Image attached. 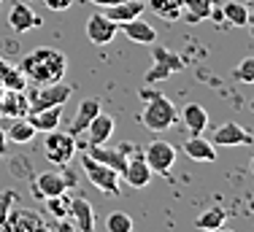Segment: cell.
Masks as SVG:
<instances>
[{
    "mask_svg": "<svg viewBox=\"0 0 254 232\" xmlns=\"http://www.w3.org/2000/svg\"><path fill=\"white\" fill-rule=\"evenodd\" d=\"M222 8V19L233 27H249L252 24V8L246 3H238V0H230V3L219 5Z\"/></svg>",
    "mask_w": 254,
    "mask_h": 232,
    "instance_id": "23",
    "label": "cell"
},
{
    "mask_svg": "<svg viewBox=\"0 0 254 232\" xmlns=\"http://www.w3.org/2000/svg\"><path fill=\"white\" fill-rule=\"evenodd\" d=\"M8 24H11V30H14L16 35H22V33H27V30L41 27V16L30 8L25 0H16V3L11 5V11H8Z\"/></svg>",
    "mask_w": 254,
    "mask_h": 232,
    "instance_id": "13",
    "label": "cell"
},
{
    "mask_svg": "<svg viewBox=\"0 0 254 232\" xmlns=\"http://www.w3.org/2000/svg\"><path fill=\"white\" fill-rule=\"evenodd\" d=\"M5 151H8V138H5V132L0 130V157H3Z\"/></svg>",
    "mask_w": 254,
    "mask_h": 232,
    "instance_id": "37",
    "label": "cell"
},
{
    "mask_svg": "<svg viewBox=\"0 0 254 232\" xmlns=\"http://www.w3.org/2000/svg\"><path fill=\"white\" fill-rule=\"evenodd\" d=\"M57 227H54V232H76V224L68 222V219H57Z\"/></svg>",
    "mask_w": 254,
    "mask_h": 232,
    "instance_id": "35",
    "label": "cell"
},
{
    "mask_svg": "<svg viewBox=\"0 0 254 232\" xmlns=\"http://www.w3.org/2000/svg\"><path fill=\"white\" fill-rule=\"evenodd\" d=\"M0 5H3V0H0Z\"/></svg>",
    "mask_w": 254,
    "mask_h": 232,
    "instance_id": "42",
    "label": "cell"
},
{
    "mask_svg": "<svg viewBox=\"0 0 254 232\" xmlns=\"http://www.w3.org/2000/svg\"><path fill=\"white\" fill-rule=\"evenodd\" d=\"M233 78H238L241 84H254V57H244L233 68Z\"/></svg>",
    "mask_w": 254,
    "mask_h": 232,
    "instance_id": "31",
    "label": "cell"
},
{
    "mask_svg": "<svg viewBox=\"0 0 254 232\" xmlns=\"http://www.w3.org/2000/svg\"><path fill=\"white\" fill-rule=\"evenodd\" d=\"M211 143L214 146H227V149H235V146H252L254 138L249 130L238 124V121H225L222 127H216L214 135H211Z\"/></svg>",
    "mask_w": 254,
    "mask_h": 232,
    "instance_id": "11",
    "label": "cell"
},
{
    "mask_svg": "<svg viewBox=\"0 0 254 232\" xmlns=\"http://www.w3.org/2000/svg\"><path fill=\"white\" fill-rule=\"evenodd\" d=\"M5 95V89H3V84H0V97H3Z\"/></svg>",
    "mask_w": 254,
    "mask_h": 232,
    "instance_id": "40",
    "label": "cell"
},
{
    "mask_svg": "<svg viewBox=\"0 0 254 232\" xmlns=\"http://www.w3.org/2000/svg\"><path fill=\"white\" fill-rule=\"evenodd\" d=\"M44 154L52 165L65 168L76 154V138L70 132H60V127L57 130H49L46 132V140H44Z\"/></svg>",
    "mask_w": 254,
    "mask_h": 232,
    "instance_id": "5",
    "label": "cell"
},
{
    "mask_svg": "<svg viewBox=\"0 0 254 232\" xmlns=\"http://www.w3.org/2000/svg\"><path fill=\"white\" fill-rule=\"evenodd\" d=\"M73 95V87L65 81H54V84H41L33 95L27 97L30 111H41V108H52V106H65V100Z\"/></svg>",
    "mask_w": 254,
    "mask_h": 232,
    "instance_id": "6",
    "label": "cell"
},
{
    "mask_svg": "<svg viewBox=\"0 0 254 232\" xmlns=\"http://www.w3.org/2000/svg\"><path fill=\"white\" fill-rule=\"evenodd\" d=\"M70 175L68 173H63V168H60V173L57 170H46V173H38L33 178V194L38 200H44V197H57V194H65L68 192V186H70Z\"/></svg>",
    "mask_w": 254,
    "mask_h": 232,
    "instance_id": "7",
    "label": "cell"
},
{
    "mask_svg": "<svg viewBox=\"0 0 254 232\" xmlns=\"http://www.w3.org/2000/svg\"><path fill=\"white\" fill-rule=\"evenodd\" d=\"M19 70L25 73L27 81L38 84V87L41 84H54V81H63L65 78L68 59H65L63 52H57L52 46H38L19 62Z\"/></svg>",
    "mask_w": 254,
    "mask_h": 232,
    "instance_id": "1",
    "label": "cell"
},
{
    "mask_svg": "<svg viewBox=\"0 0 254 232\" xmlns=\"http://www.w3.org/2000/svg\"><path fill=\"white\" fill-rule=\"evenodd\" d=\"M203 232H233V230H225V224H222V227H216V230H203Z\"/></svg>",
    "mask_w": 254,
    "mask_h": 232,
    "instance_id": "38",
    "label": "cell"
},
{
    "mask_svg": "<svg viewBox=\"0 0 254 232\" xmlns=\"http://www.w3.org/2000/svg\"><path fill=\"white\" fill-rule=\"evenodd\" d=\"M143 8H146V3H143V0H122V3H117V5L103 8V14H106L111 22L125 24V22H130V19H138V16L143 14Z\"/></svg>",
    "mask_w": 254,
    "mask_h": 232,
    "instance_id": "16",
    "label": "cell"
},
{
    "mask_svg": "<svg viewBox=\"0 0 254 232\" xmlns=\"http://www.w3.org/2000/svg\"><path fill=\"white\" fill-rule=\"evenodd\" d=\"M14 203H16V192H14V189H5V192L0 194V224L5 222L8 211L14 208Z\"/></svg>",
    "mask_w": 254,
    "mask_h": 232,
    "instance_id": "33",
    "label": "cell"
},
{
    "mask_svg": "<svg viewBox=\"0 0 254 232\" xmlns=\"http://www.w3.org/2000/svg\"><path fill=\"white\" fill-rule=\"evenodd\" d=\"M46 224L35 211L27 208H11L5 222L0 224V232H41Z\"/></svg>",
    "mask_w": 254,
    "mask_h": 232,
    "instance_id": "9",
    "label": "cell"
},
{
    "mask_svg": "<svg viewBox=\"0 0 254 232\" xmlns=\"http://www.w3.org/2000/svg\"><path fill=\"white\" fill-rule=\"evenodd\" d=\"M92 160H98L103 165H108L111 170H117L119 173V178H122V173H125V168H127V154H125V149H106V146H89V151H87Z\"/></svg>",
    "mask_w": 254,
    "mask_h": 232,
    "instance_id": "17",
    "label": "cell"
},
{
    "mask_svg": "<svg viewBox=\"0 0 254 232\" xmlns=\"http://www.w3.org/2000/svg\"><path fill=\"white\" fill-rule=\"evenodd\" d=\"M143 100L146 103H143V111L138 116V121H141L146 130L165 132L176 124V106H173L162 92H146V89H143Z\"/></svg>",
    "mask_w": 254,
    "mask_h": 232,
    "instance_id": "2",
    "label": "cell"
},
{
    "mask_svg": "<svg viewBox=\"0 0 254 232\" xmlns=\"http://www.w3.org/2000/svg\"><path fill=\"white\" fill-rule=\"evenodd\" d=\"M122 178L132 189H146L149 186V181H152V168L143 160V151H135L132 157H127V168H125Z\"/></svg>",
    "mask_w": 254,
    "mask_h": 232,
    "instance_id": "12",
    "label": "cell"
},
{
    "mask_svg": "<svg viewBox=\"0 0 254 232\" xmlns=\"http://www.w3.org/2000/svg\"><path fill=\"white\" fill-rule=\"evenodd\" d=\"M216 5V0H184V19L187 22H203V19H211V8Z\"/></svg>",
    "mask_w": 254,
    "mask_h": 232,
    "instance_id": "28",
    "label": "cell"
},
{
    "mask_svg": "<svg viewBox=\"0 0 254 232\" xmlns=\"http://www.w3.org/2000/svg\"><path fill=\"white\" fill-rule=\"evenodd\" d=\"M184 154L195 162H214L216 160V146L203 135H190L184 143Z\"/></svg>",
    "mask_w": 254,
    "mask_h": 232,
    "instance_id": "19",
    "label": "cell"
},
{
    "mask_svg": "<svg viewBox=\"0 0 254 232\" xmlns=\"http://www.w3.org/2000/svg\"><path fill=\"white\" fill-rule=\"evenodd\" d=\"M0 84H3L5 92H25L27 78L19 68H14V65H8L5 59H0Z\"/></svg>",
    "mask_w": 254,
    "mask_h": 232,
    "instance_id": "25",
    "label": "cell"
},
{
    "mask_svg": "<svg viewBox=\"0 0 254 232\" xmlns=\"http://www.w3.org/2000/svg\"><path fill=\"white\" fill-rule=\"evenodd\" d=\"M119 35V24L111 22L103 11H98V14H92L87 19V38L92 41L95 46H106L111 44L114 38Z\"/></svg>",
    "mask_w": 254,
    "mask_h": 232,
    "instance_id": "10",
    "label": "cell"
},
{
    "mask_svg": "<svg viewBox=\"0 0 254 232\" xmlns=\"http://www.w3.org/2000/svg\"><path fill=\"white\" fill-rule=\"evenodd\" d=\"M5 138H8V143H30V140L35 138V127L27 121V116H22V119H14L11 121V127L5 130Z\"/></svg>",
    "mask_w": 254,
    "mask_h": 232,
    "instance_id": "27",
    "label": "cell"
},
{
    "mask_svg": "<svg viewBox=\"0 0 254 232\" xmlns=\"http://www.w3.org/2000/svg\"><path fill=\"white\" fill-rule=\"evenodd\" d=\"M146 5L165 22H176L184 14V0H149Z\"/></svg>",
    "mask_w": 254,
    "mask_h": 232,
    "instance_id": "26",
    "label": "cell"
},
{
    "mask_svg": "<svg viewBox=\"0 0 254 232\" xmlns=\"http://www.w3.org/2000/svg\"><path fill=\"white\" fill-rule=\"evenodd\" d=\"M106 230L108 232H132V219L125 211H114L106 219Z\"/></svg>",
    "mask_w": 254,
    "mask_h": 232,
    "instance_id": "30",
    "label": "cell"
},
{
    "mask_svg": "<svg viewBox=\"0 0 254 232\" xmlns=\"http://www.w3.org/2000/svg\"><path fill=\"white\" fill-rule=\"evenodd\" d=\"M44 5H46V8H52V11H57V14H60V11H68L70 5H73V0H44Z\"/></svg>",
    "mask_w": 254,
    "mask_h": 232,
    "instance_id": "34",
    "label": "cell"
},
{
    "mask_svg": "<svg viewBox=\"0 0 254 232\" xmlns=\"http://www.w3.org/2000/svg\"><path fill=\"white\" fill-rule=\"evenodd\" d=\"M44 203H46V211H49L54 219H65V216H68V203H70V200L65 197V194H57V197H44Z\"/></svg>",
    "mask_w": 254,
    "mask_h": 232,
    "instance_id": "32",
    "label": "cell"
},
{
    "mask_svg": "<svg viewBox=\"0 0 254 232\" xmlns=\"http://www.w3.org/2000/svg\"><path fill=\"white\" fill-rule=\"evenodd\" d=\"M89 3L100 5V8H108V5H117V3H122V0H89Z\"/></svg>",
    "mask_w": 254,
    "mask_h": 232,
    "instance_id": "36",
    "label": "cell"
},
{
    "mask_svg": "<svg viewBox=\"0 0 254 232\" xmlns=\"http://www.w3.org/2000/svg\"><path fill=\"white\" fill-rule=\"evenodd\" d=\"M98 114H100V97H84V100L78 103V108H76L73 121H70V135L73 138L81 135V132L89 127V121H92Z\"/></svg>",
    "mask_w": 254,
    "mask_h": 232,
    "instance_id": "14",
    "label": "cell"
},
{
    "mask_svg": "<svg viewBox=\"0 0 254 232\" xmlns=\"http://www.w3.org/2000/svg\"><path fill=\"white\" fill-rule=\"evenodd\" d=\"M143 160L152 168V173H160V175H168L176 165V149H173L168 140H152L143 151Z\"/></svg>",
    "mask_w": 254,
    "mask_h": 232,
    "instance_id": "8",
    "label": "cell"
},
{
    "mask_svg": "<svg viewBox=\"0 0 254 232\" xmlns=\"http://www.w3.org/2000/svg\"><path fill=\"white\" fill-rule=\"evenodd\" d=\"M181 116H184V124H187V130H190V135H200L205 127H208V114H205V108L197 106V103H187Z\"/></svg>",
    "mask_w": 254,
    "mask_h": 232,
    "instance_id": "24",
    "label": "cell"
},
{
    "mask_svg": "<svg viewBox=\"0 0 254 232\" xmlns=\"http://www.w3.org/2000/svg\"><path fill=\"white\" fill-rule=\"evenodd\" d=\"M227 222V211L222 205H214V208H205L200 216L195 219V227L197 230H216Z\"/></svg>",
    "mask_w": 254,
    "mask_h": 232,
    "instance_id": "29",
    "label": "cell"
},
{
    "mask_svg": "<svg viewBox=\"0 0 254 232\" xmlns=\"http://www.w3.org/2000/svg\"><path fill=\"white\" fill-rule=\"evenodd\" d=\"M0 114L8 119H22L30 114V103L25 92H5L0 97Z\"/></svg>",
    "mask_w": 254,
    "mask_h": 232,
    "instance_id": "22",
    "label": "cell"
},
{
    "mask_svg": "<svg viewBox=\"0 0 254 232\" xmlns=\"http://www.w3.org/2000/svg\"><path fill=\"white\" fill-rule=\"evenodd\" d=\"M68 216H73L76 222V230L81 232H95V211H92V203L84 197H73L68 203Z\"/></svg>",
    "mask_w": 254,
    "mask_h": 232,
    "instance_id": "15",
    "label": "cell"
},
{
    "mask_svg": "<svg viewBox=\"0 0 254 232\" xmlns=\"http://www.w3.org/2000/svg\"><path fill=\"white\" fill-rule=\"evenodd\" d=\"M119 30H122L132 44H154V41H157V30L149 22H143L141 16H138V19L125 22V24H119Z\"/></svg>",
    "mask_w": 254,
    "mask_h": 232,
    "instance_id": "21",
    "label": "cell"
},
{
    "mask_svg": "<svg viewBox=\"0 0 254 232\" xmlns=\"http://www.w3.org/2000/svg\"><path fill=\"white\" fill-rule=\"evenodd\" d=\"M114 127H117V121H114V116H108V114H98L92 121H89V127L84 132L89 135V146H100V143H106L108 138L114 135Z\"/></svg>",
    "mask_w": 254,
    "mask_h": 232,
    "instance_id": "20",
    "label": "cell"
},
{
    "mask_svg": "<svg viewBox=\"0 0 254 232\" xmlns=\"http://www.w3.org/2000/svg\"><path fill=\"white\" fill-rule=\"evenodd\" d=\"M41 232H54V227H44V230H41Z\"/></svg>",
    "mask_w": 254,
    "mask_h": 232,
    "instance_id": "39",
    "label": "cell"
},
{
    "mask_svg": "<svg viewBox=\"0 0 254 232\" xmlns=\"http://www.w3.org/2000/svg\"><path fill=\"white\" fill-rule=\"evenodd\" d=\"M187 68V59L181 57L179 52H171L168 46H157L152 44V68L146 70V84H157V81H165V78L176 76Z\"/></svg>",
    "mask_w": 254,
    "mask_h": 232,
    "instance_id": "3",
    "label": "cell"
},
{
    "mask_svg": "<svg viewBox=\"0 0 254 232\" xmlns=\"http://www.w3.org/2000/svg\"><path fill=\"white\" fill-rule=\"evenodd\" d=\"M81 168H84L87 178L92 181V186L98 189V192L111 194V197H117V194H119V173H117V170H111L108 165L92 160L87 151L81 154Z\"/></svg>",
    "mask_w": 254,
    "mask_h": 232,
    "instance_id": "4",
    "label": "cell"
},
{
    "mask_svg": "<svg viewBox=\"0 0 254 232\" xmlns=\"http://www.w3.org/2000/svg\"><path fill=\"white\" fill-rule=\"evenodd\" d=\"M249 3H252V0H246V5H249Z\"/></svg>",
    "mask_w": 254,
    "mask_h": 232,
    "instance_id": "41",
    "label": "cell"
},
{
    "mask_svg": "<svg viewBox=\"0 0 254 232\" xmlns=\"http://www.w3.org/2000/svg\"><path fill=\"white\" fill-rule=\"evenodd\" d=\"M27 121L35 127V132H49L57 130L63 121V106H52V108H41V111H30Z\"/></svg>",
    "mask_w": 254,
    "mask_h": 232,
    "instance_id": "18",
    "label": "cell"
}]
</instances>
